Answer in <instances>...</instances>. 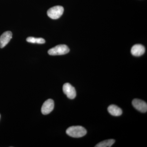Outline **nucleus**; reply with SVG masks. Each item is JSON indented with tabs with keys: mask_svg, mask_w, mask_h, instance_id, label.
<instances>
[{
	"mask_svg": "<svg viewBox=\"0 0 147 147\" xmlns=\"http://www.w3.org/2000/svg\"><path fill=\"white\" fill-rule=\"evenodd\" d=\"M64 8L61 6H56L51 7L47 11L48 16L53 19H58L63 15Z\"/></svg>",
	"mask_w": 147,
	"mask_h": 147,
	"instance_id": "obj_3",
	"label": "nucleus"
},
{
	"mask_svg": "<svg viewBox=\"0 0 147 147\" xmlns=\"http://www.w3.org/2000/svg\"><path fill=\"white\" fill-rule=\"evenodd\" d=\"M145 52V47L141 44H136L131 47V54L135 57L142 56L144 54Z\"/></svg>",
	"mask_w": 147,
	"mask_h": 147,
	"instance_id": "obj_8",
	"label": "nucleus"
},
{
	"mask_svg": "<svg viewBox=\"0 0 147 147\" xmlns=\"http://www.w3.org/2000/svg\"><path fill=\"white\" fill-rule=\"evenodd\" d=\"M12 34L11 32L7 31L0 36V47L2 48L7 45L12 38Z\"/></svg>",
	"mask_w": 147,
	"mask_h": 147,
	"instance_id": "obj_7",
	"label": "nucleus"
},
{
	"mask_svg": "<svg viewBox=\"0 0 147 147\" xmlns=\"http://www.w3.org/2000/svg\"><path fill=\"white\" fill-rule=\"evenodd\" d=\"M69 49L67 45H59L50 49L48 51L49 55L52 56L65 55L68 53Z\"/></svg>",
	"mask_w": 147,
	"mask_h": 147,
	"instance_id": "obj_2",
	"label": "nucleus"
},
{
	"mask_svg": "<svg viewBox=\"0 0 147 147\" xmlns=\"http://www.w3.org/2000/svg\"><path fill=\"white\" fill-rule=\"evenodd\" d=\"M132 104L135 109L142 113H146L147 111L146 102L139 99H134L132 102Z\"/></svg>",
	"mask_w": 147,
	"mask_h": 147,
	"instance_id": "obj_6",
	"label": "nucleus"
},
{
	"mask_svg": "<svg viewBox=\"0 0 147 147\" xmlns=\"http://www.w3.org/2000/svg\"><path fill=\"white\" fill-rule=\"evenodd\" d=\"M54 101L51 99L46 100L43 103L41 108V113L44 115L50 114L54 108Z\"/></svg>",
	"mask_w": 147,
	"mask_h": 147,
	"instance_id": "obj_5",
	"label": "nucleus"
},
{
	"mask_svg": "<svg viewBox=\"0 0 147 147\" xmlns=\"http://www.w3.org/2000/svg\"><path fill=\"white\" fill-rule=\"evenodd\" d=\"M115 140L114 139H108L102 141L98 144L95 147H110L115 143Z\"/></svg>",
	"mask_w": 147,
	"mask_h": 147,
	"instance_id": "obj_10",
	"label": "nucleus"
},
{
	"mask_svg": "<svg viewBox=\"0 0 147 147\" xmlns=\"http://www.w3.org/2000/svg\"><path fill=\"white\" fill-rule=\"evenodd\" d=\"M0 117H1V115H0Z\"/></svg>",
	"mask_w": 147,
	"mask_h": 147,
	"instance_id": "obj_12",
	"label": "nucleus"
},
{
	"mask_svg": "<svg viewBox=\"0 0 147 147\" xmlns=\"http://www.w3.org/2000/svg\"><path fill=\"white\" fill-rule=\"evenodd\" d=\"M67 134L74 138H80L84 137L87 133L86 129L81 126L70 127L66 130Z\"/></svg>",
	"mask_w": 147,
	"mask_h": 147,
	"instance_id": "obj_1",
	"label": "nucleus"
},
{
	"mask_svg": "<svg viewBox=\"0 0 147 147\" xmlns=\"http://www.w3.org/2000/svg\"><path fill=\"white\" fill-rule=\"evenodd\" d=\"M63 90L65 94L69 99H73L76 96V91L75 88L69 83L64 84Z\"/></svg>",
	"mask_w": 147,
	"mask_h": 147,
	"instance_id": "obj_4",
	"label": "nucleus"
},
{
	"mask_svg": "<svg viewBox=\"0 0 147 147\" xmlns=\"http://www.w3.org/2000/svg\"><path fill=\"white\" fill-rule=\"evenodd\" d=\"M27 42H30L32 43H38V44H43L45 43V39L42 38L33 37H29L26 39Z\"/></svg>",
	"mask_w": 147,
	"mask_h": 147,
	"instance_id": "obj_11",
	"label": "nucleus"
},
{
	"mask_svg": "<svg viewBox=\"0 0 147 147\" xmlns=\"http://www.w3.org/2000/svg\"><path fill=\"white\" fill-rule=\"evenodd\" d=\"M108 112L110 115L114 116H119L122 114V111L120 108L115 105H110L108 108Z\"/></svg>",
	"mask_w": 147,
	"mask_h": 147,
	"instance_id": "obj_9",
	"label": "nucleus"
}]
</instances>
